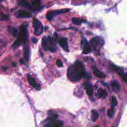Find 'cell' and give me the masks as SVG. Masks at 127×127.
<instances>
[{
	"instance_id": "obj_1",
	"label": "cell",
	"mask_w": 127,
	"mask_h": 127,
	"mask_svg": "<svg viewBox=\"0 0 127 127\" xmlns=\"http://www.w3.org/2000/svg\"><path fill=\"white\" fill-rule=\"evenodd\" d=\"M84 74L85 69L81 62L77 61L68 69V77L71 81H78Z\"/></svg>"
},
{
	"instance_id": "obj_2",
	"label": "cell",
	"mask_w": 127,
	"mask_h": 127,
	"mask_svg": "<svg viewBox=\"0 0 127 127\" xmlns=\"http://www.w3.org/2000/svg\"><path fill=\"white\" fill-rule=\"evenodd\" d=\"M42 45L45 50L55 52L57 51V45L55 40L52 37H44L42 38Z\"/></svg>"
},
{
	"instance_id": "obj_3",
	"label": "cell",
	"mask_w": 127,
	"mask_h": 127,
	"mask_svg": "<svg viewBox=\"0 0 127 127\" xmlns=\"http://www.w3.org/2000/svg\"><path fill=\"white\" fill-rule=\"evenodd\" d=\"M27 38H28V33H27L26 27L25 26H21L18 37L12 45V47H17L21 45L24 44L27 41Z\"/></svg>"
},
{
	"instance_id": "obj_4",
	"label": "cell",
	"mask_w": 127,
	"mask_h": 127,
	"mask_svg": "<svg viewBox=\"0 0 127 127\" xmlns=\"http://www.w3.org/2000/svg\"><path fill=\"white\" fill-rule=\"evenodd\" d=\"M91 45L95 52H99L104 45V40L100 37H97L91 40Z\"/></svg>"
},
{
	"instance_id": "obj_5",
	"label": "cell",
	"mask_w": 127,
	"mask_h": 127,
	"mask_svg": "<svg viewBox=\"0 0 127 127\" xmlns=\"http://www.w3.org/2000/svg\"><path fill=\"white\" fill-rule=\"evenodd\" d=\"M33 27L34 29V33L36 35H40L42 34L43 31V27L42 24L36 18L33 19Z\"/></svg>"
},
{
	"instance_id": "obj_6",
	"label": "cell",
	"mask_w": 127,
	"mask_h": 127,
	"mask_svg": "<svg viewBox=\"0 0 127 127\" xmlns=\"http://www.w3.org/2000/svg\"><path fill=\"white\" fill-rule=\"evenodd\" d=\"M69 11V9H60V10H55V11H51L47 12L46 17H47V19L48 21H50L53 19L54 16H57L58 14H61L66 13V12Z\"/></svg>"
},
{
	"instance_id": "obj_7",
	"label": "cell",
	"mask_w": 127,
	"mask_h": 127,
	"mask_svg": "<svg viewBox=\"0 0 127 127\" xmlns=\"http://www.w3.org/2000/svg\"><path fill=\"white\" fill-rule=\"evenodd\" d=\"M81 47L83 49V53H84V54H88V53L91 52V45L88 43V41H87L85 38H83V40H82Z\"/></svg>"
},
{
	"instance_id": "obj_8",
	"label": "cell",
	"mask_w": 127,
	"mask_h": 127,
	"mask_svg": "<svg viewBox=\"0 0 127 127\" xmlns=\"http://www.w3.org/2000/svg\"><path fill=\"white\" fill-rule=\"evenodd\" d=\"M27 79H28L29 83V84L31 86L35 88L36 90L37 91L40 90V86L38 84H37L36 81L35 80V79H33V78H32L30 74H28V75H27Z\"/></svg>"
},
{
	"instance_id": "obj_9",
	"label": "cell",
	"mask_w": 127,
	"mask_h": 127,
	"mask_svg": "<svg viewBox=\"0 0 127 127\" xmlns=\"http://www.w3.org/2000/svg\"><path fill=\"white\" fill-rule=\"evenodd\" d=\"M59 43L64 50H65L66 52H69L68 40H67L66 38H65V37H62V38H60Z\"/></svg>"
},
{
	"instance_id": "obj_10",
	"label": "cell",
	"mask_w": 127,
	"mask_h": 127,
	"mask_svg": "<svg viewBox=\"0 0 127 127\" xmlns=\"http://www.w3.org/2000/svg\"><path fill=\"white\" fill-rule=\"evenodd\" d=\"M41 4L40 0H32L31 2V9L32 11H37L40 9Z\"/></svg>"
},
{
	"instance_id": "obj_11",
	"label": "cell",
	"mask_w": 127,
	"mask_h": 127,
	"mask_svg": "<svg viewBox=\"0 0 127 127\" xmlns=\"http://www.w3.org/2000/svg\"><path fill=\"white\" fill-rule=\"evenodd\" d=\"M63 125V122L62 121H54L51 120V122L48 123V124L45 125L47 127H61Z\"/></svg>"
},
{
	"instance_id": "obj_12",
	"label": "cell",
	"mask_w": 127,
	"mask_h": 127,
	"mask_svg": "<svg viewBox=\"0 0 127 127\" xmlns=\"http://www.w3.org/2000/svg\"><path fill=\"white\" fill-rule=\"evenodd\" d=\"M17 16L18 17H22V18H25V17H31L32 14L29 12L24 10H21L17 12Z\"/></svg>"
},
{
	"instance_id": "obj_13",
	"label": "cell",
	"mask_w": 127,
	"mask_h": 127,
	"mask_svg": "<svg viewBox=\"0 0 127 127\" xmlns=\"http://www.w3.org/2000/svg\"><path fill=\"white\" fill-rule=\"evenodd\" d=\"M84 88H85L87 94L89 96L91 97L93 95V86L92 84L87 83L84 84Z\"/></svg>"
},
{
	"instance_id": "obj_14",
	"label": "cell",
	"mask_w": 127,
	"mask_h": 127,
	"mask_svg": "<svg viewBox=\"0 0 127 127\" xmlns=\"http://www.w3.org/2000/svg\"><path fill=\"white\" fill-rule=\"evenodd\" d=\"M19 4L22 7L31 9V2H30L28 0H20Z\"/></svg>"
},
{
	"instance_id": "obj_15",
	"label": "cell",
	"mask_w": 127,
	"mask_h": 127,
	"mask_svg": "<svg viewBox=\"0 0 127 127\" xmlns=\"http://www.w3.org/2000/svg\"><path fill=\"white\" fill-rule=\"evenodd\" d=\"M111 86L113 90L116 92V93H117V92L120 91V86L117 81H112L111 82Z\"/></svg>"
},
{
	"instance_id": "obj_16",
	"label": "cell",
	"mask_w": 127,
	"mask_h": 127,
	"mask_svg": "<svg viewBox=\"0 0 127 127\" xmlns=\"http://www.w3.org/2000/svg\"><path fill=\"white\" fill-rule=\"evenodd\" d=\"M98 96L99 98H102V99H105L106 98V97L107 96V93L105 90L103 89H99L97 91Z\"/></svg>"
},
{
	"instance_id": "obj_17",
	"label": "cell",
	"mask_w": 127,
	"mask_h": 127,
	"mask_svg": "<svg viewBox=\"0 0 127 127\" xmlns=\"http://www.w3.org/2000/svg\"><path fill=\"white\" fill-rule=\"evenodd\" d=\"M93 71H94V73L95 74V75L96 76L99 77V78H104L105 77V74H104V73H102V71H100V70H99L98 69H97V68H94V69H93Z\"/></svg>"
},
{
	"instance_id": "obj_18",
	"label": "cell",
	"mask_w": 127,
	"mask_h": 127,
	"mask_svg": "<svg viewBox=\"0 0 127 127\" xmlns=\"http://www.w3.org/2000/svg\"><path fill=\"white\" fill-rule=\"evenodd\" d=\"M29 50L28 47H25L24 48V57L26 61L29 60Z\"/></svg>"
},
{
	"instance_id": "obj_19",
	"label": "cell",
	"mask_w": 127,
	"mask_h": 127,
	"mask_svg": "<svg viewBox=\"0 0 127 127\" xmlns=\"http://www.w3.org/2000/svg\"><path fill=\"white\" fill-rule=\"evenodd\" d=\"M98 117H99V114H98V112H97L96 110H93L91 113L92 121L95 122L97 120Z\"/></svg>"
},
{
	"instance_id": "obj_20",
	"label": "cell",
	"mask_w": 127,
	"mask_h": 127,
	"mask_svg": "<svg viewBox=\"0 0 127 127\" xmlns=\"http://www.w3.org/2000/svg\"><path fill=\"white\" fill-rule=\"evenodd\" d=\"M83 21H83V19H81V18H78V17H74V18H73V19H72V22H73L74 24L76 25L81 24Z\"/></svg>"
},
{
	"instance_id": "obj_21",
	"label": "cell",
	"mask_w": 127,
	"mask_h": 127,
	"mask_svg": "<svg viewBox=\"0 0 127 127\" xmlns=\"http://www.w3.org/2000/svg\"><path fill=\"white\" fill-rule=\"evenodd\" d=\"M111 105L112 108H114V107L116 106V105H117V100L116 98H115V97H112Z\"/></svg>"
},
{
	"instance_id": "obj_22",
	"label": "cell",
	"mask_w": 127,
	"mask_h": 127,
	"mask_svg": "<svg viewBox=\"0 0 127 127\" xmlns=\"http://www.w3.org/2000/svg\"><path fill=\"white\" fill-rule=\"evenodd\" d=\"M114 108H112L111 109H109L107 112V115L109 117H112L114 115Z\"/></svg>"
},
{
	"instance_id": "obj_23",
	"label": "cell",
	"mask_w": 127,
	"mask_h": 127,
	"mask_svg": "<svg viewBox=\"0 0 127 127\" xmlns=\"http://www.w3.org/2000/svg\"><path fill=\"white\" fill-rule=\"evenodd\" d=\"M11 33L14 37H16L18 35V30L16 28H13L11 31Z\"/></svg>"
},
{
	"instance_id": "obj_24",
	"label": "cell",
	"mask_w": 127,
	"mask_h": 127,
	"mask_svg": "<svg viewBox=\"0 0 127 127\" xmlns=\"http://www.w3.org/2000/svg\"><path fill=\"white\" fill-rule=\"evenodd\" d=\"M1 19L2 20H7L8 19V16H6V15L4 14L3 13L1 14Z\"/></svg>"
},
{
	"instance_id": "obj_25",
	"label": "cell",
	"mask_w": 127,
	"mask_h": 127,
	"mask_svg": "<svg viewBox=\"0 0 127 127\" xmlns=\"http://www.w3.org/2000/svg\"><path fill=\"white\" fill-rule=\"evenodd\" d=\"M57 64L58 66L59 67H62L63 66V63L62 62V61L60 60H58L57 61Z\"/></svg>"
},
{
	"instance_id": "obj_26",
	"label": "cell",
	"mask_w": 127,
	"mask_h": 127,
	"mask_svg": "<svg viewBox=\"0 0 127 127\" xmlns=\"http://www.w3.org/2000/svg\"><path fill=\"white\" fill-rule=\"evenodd\" d=\"M32 42H33V43H37V39L36 38H34V37H33V38H32Z\"/></svg>"
},
{
	"instance_id": "obj_27",
	"label": "cell",
	"mask_w": 127,
	"mask_h": 127,
	"mask_svg": "<svg viewBox=\"0 0 127 127\" xmlns=\"http://www.w3.org/2000/svg\"><path fill=\"white\" fill-rule=\"evenodd\" d=\"M124 79H125V81H127V74H125V75H124Z\"/></svg>"
},
{
	"instance_id": "obj_28",
	"label": "cell",
	"mask_w": 127,
	"mask_h": 127,
	"mask_svg": "<svg viewBox=\"0 0 127 127\" xmlns=\"http://www.w3.org/2000/svg\"><path fill=\"white\" fill-rule=\"evenodd\" d=\"M20 62H21V64H24V62L23 60H22V59L20 60Z\"/></svg>"
},
{
	"instance_id": "obj_29",
	"label": "cell",
	"mask_w": 127,
	"mask_h": 127,
	"mask_svg": "<svg viewBox=\"0 0 127 127\" xmlns=\"http://www.w3.org/2000/svg\"><path fill=\"white\" fill-rule=\"evenodd\" d=\"M13 66H16V64H15V63H13Z\"/></svg>"
},
{
	"instance_id": "obj_30",
	"label": "cell",
	"mask_w": 127,
	"mask_h": 127,
	"mask_svg": "<svg viewBox=\"0 0 127 127\" xmlns=\"http://www.w3.org/2000/svg\"><path fill=\"white\" fill-rule=\"evenodd\" d=\"M2 1V0H0V1Z\"/></svg>"
}]
</instances>
